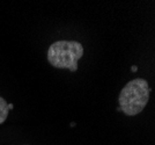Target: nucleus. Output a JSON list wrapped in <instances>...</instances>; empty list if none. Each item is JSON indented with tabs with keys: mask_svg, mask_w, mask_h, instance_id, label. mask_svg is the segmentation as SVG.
Instances as JSON below:
<instances>
[{
	"mask_svg": "<svg viewBox=\"0 0 155 145\" xmlns=\"http://www.w3.org/2000/svg\"><path fill=\"white\" fill-rule=\"evenodd\" d=\"M150 87L147 80L137 78L129 81L119 93V110L127 116H136L145 109L149 100Z\"/></svg>",
	"mask_w": 155,
	"mask_h": 145,
	"instance_id": "obj_1",
	"label": "nucleus"
},
{
	"mask_svg": "<svg viewBox=\"0 0 155 145\" xmlns=\"http://www.w3.org/2000/svg\"><path fill=\"white\" fill-rule=\"evenodd\" d=\"M84 56V46L78 41H56L48 49V62L56 69L77 72L78 62Z\"/></svg>",
	"mask_w": 155,
	"mask_h": 145,
	"instance_id": "obj_2",
	"label": "nucleus"
},
{
	"mask_svg": "<svg viewBox=\"0 0 155 145\" xmlns=\"http://www.w3.org/2000/svg\"><path fill=\"white\" fill-rule=\"evenodd\" d=\"M9 109H8V103L2 96H0V124H2L8 117Z\"/></svg>",
	"mask_w": 155,
	"mask_h": 145,
	"instance_id": "obj_3",
	"label": "nucleus"
},
{
	"mask_svg": "<svg viewBox=\"0 0 155 145\" xmlns=\"http://www.w3.org/2000/svg\"><path fill=\"white\" fill-rule=\"evenodd\" d=\"M136 71H137V66L133 65V66H132V72H136Z\"/></svg>",
	"mask_w": 155,
	"mask_h": 145,
	"instance_id": "obj_4",
	"label": "nucleus"
}]
</instances>
